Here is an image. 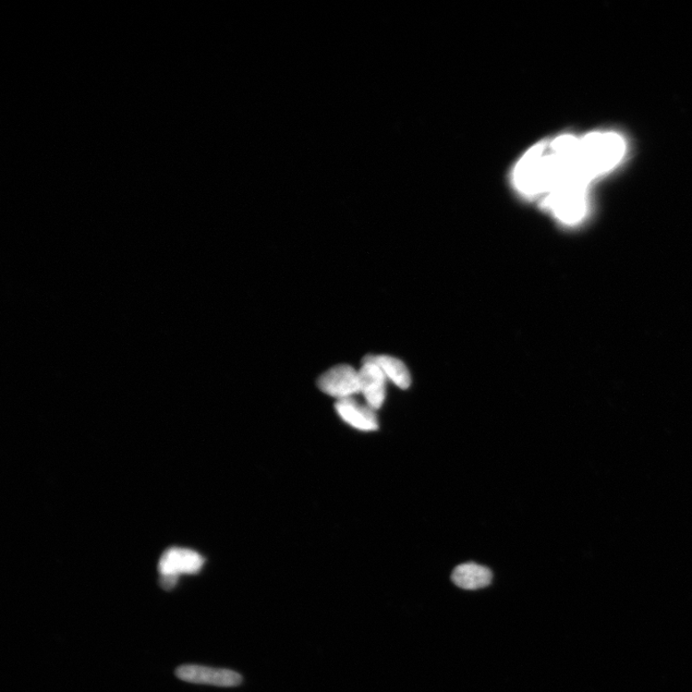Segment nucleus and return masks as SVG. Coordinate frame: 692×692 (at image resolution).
<instances>
[{"label": "nucleus", "instance_id": "nucleus-1", "mask_svg": "<svg viewBox=\"0 0 692 692\" xmlns=\"http://www.w3.org/2000/svg\"><path fill=\"white\" fill-rule=\"evenodd\" d=\"M625 143L614 133H591L579 138L577 156L590 180L610 171L623 159Z\"/></svg>", "mask_w": 692, "mask_h": 692}, {"label": "nucleus", "instance_id": "nucleus-2", "mask_svg": "<svg viewBox=\"0 0 692 692\" xmlns=\"http://www.w3.org/2000/svg\"><path fill=\"white\" fill-rule=\"evenodd\" d=\"M318 386L338 400L354 397L360 394L359 370L348 365L336 366L321 376Z\"/></svg>", "mask_w": 692, "mask_h": 692}, {"label": "nucleus", "instance_id": "nucleus-3", "mask_svg": "<svg viewBox=\"0 0 692 692\" xmlns=\"http://www.w3.org/2000/svg\"><path fill=\"white\" fill-rule=\"evenodd\" d=\"M175 675L184 682L222 688L238 687L242 682V677L233 671L212 669V667L196 664L179 666Z\"/></svg>", "mask_w": 692, "mask_h": 692}, {"label": "nucleus", "instance_id": "nucleus-4", "mask_svg": "<svg viewBox=\"0 0 692 692\" xmlns=\"http://www.w3.org/2000/svg\"><path fill=\"white\" fill-rule=\"evenodd\" d=\"M204 563V558L196 551L171 549L162 555L158 570L160 576L178 578L180 574H199Z\"/></svg>", "mask_w": 692, "mask_h": 692}, {"label": "nucleus", "instance_id": "nucleus-5", "mask_svg": "<svg viewBox=\"0 0 692 692\" xmlns=\"http://www.w3.org/2000/svg\"><path fill=\"white\" fill-rule=\"evenodd\" d=\"M360 394L372 409L379 410L386 399L387 378L382 370L368 358L363 359L359 370Z\"/></svg>", "mask_w": 692, "mask_h": 692}, {"label": "nucleus", "instance_id": "nucleus-6", "mask_svg": "<svg viewBox=\"0 0 692 692\" xmlns=\"http://www.w3.org/2000/svg\"><path fill=\"white\" fill-rule=\"evenodd\" d=\"M335 408L339 418L351 427L362 432L376 431L379 428L375 410L367 403H360L354 397L338 400Z\"/></svg>", "mask_w": 692, "mask_h": 692}, {"label": "nucleus", "instance_id": "nucleus-7", "mask_svg": "<svg viewBox=\"0 0 692 692\" xmlns=\"http://www.w3.org/2000/svg\"><path fill=\"white\" fill-rule=\"evenodd\" d=\"M492 580L491 569L476 563L460 565L452 574L454 584L466 590H476L488 587Z\"/></svg>", "mask_w": 692, "mask_h": 692}, {"label": "nucleus", "instance_id": "nucleus-8", "mask_svg": "<svg viewBox=\"0 0 692 692\" xmlns=\"http://www.w3.org/2000/svg\"><path fill=\"white\" fill-rule=\"evenodd\" d=\"M374 362L384 372L387 379L391 380L403 390H407L411 385V375L404 363L391 356H367Z\"/></svg>", "mask_w": 692, "mask_h": 692}, {"label": "nucleus", "instance_id": "nucleus-9", "mask_svg": "<svg viewBox=\"0 0 692 692\" xmlns=\"http://www.w3.org/2000/svg\"><path fill=\"white\" fill-rule=\"evenodd\" d=\"M178 578L160 576L159 584L165 590H172L177 585Z\"/></svg>", "mask_w": 692, "mask_h": 692}]
</instances>
